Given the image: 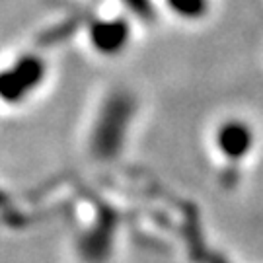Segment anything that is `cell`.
<instances>
[{"mask_svg": "<svg viewBox=\"0 0 263 263\" xmlns=\"http://www.w3.org/2000/svg\"><path fill=\"white\" fill-rule=\"evenodd\" d=\"M43 72H45V66L39 59H24L12 70L0 74V96L10 102L22 98L33 86L41 82Z\"/></svg>", "mask_w": 263, "mask_h": 263, "instance_id": "6da1fadb", "label": "cell"}, {"mask_svg": "<svg viewBox=\"0 0 263 263\" xmlns=\"http://www.w3.org/2000/svg\"><path fill=\"white\" fill-rule=\"evenodd\" d=\"M131 39V28L121 18L100 20L90 31V41L100 55H119Z\"/></svg>", "mask_w": 263, "mask_h": 263, "instance_id": "7a4b0ae2", "label": "cell"}, {"mask_svg": "<svg viewBox=\"0 0 263 263\" xmlns=\"http://www.w3.org/2000/svg\"><path fill=\"white\" fill-rule=\"evenodd\" d=\"M172 14H176L179 20L197 22L209 14L211 2L209 0H164Z\"/></svg>", "mask_w": 263, "mask_h": 263, "instance_id": "3957f363", "label": "cell"}, {"mask_svg": "<svg viewBox=\"0 0 263 263\" xmlns=\"http://www.w3.org/2000/svg\"><path fill=\"white\" fill-rule=\"evenodd\" d=\"M248 133L242 123H228L220 129V144L232 152H240L246 146Z\"/></svg>", "mask_w": 263, "mask_h": 263, "instance_id": "277c9868", "label": "cell"}]
</instances>
